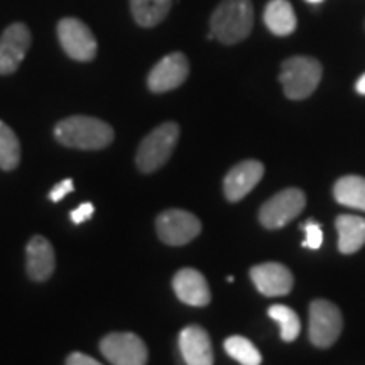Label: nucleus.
<instances>
[{"instance_id":"1","label":"nucleus","mask_w":365,"mask_h":365,"mask_svg":"<svg viewBox=\"0 0 365 365\" xmlns=\"http://www.w3.org/2000/svg\"><path fill=\"white\" fill-rule=\"evenodd\" d=\"M54 137L66 148L98 150L112 144L113 129L107 122L95 117L73 115L58 122Z\"/></svg>"},{"instance_id":"2","label":"nucleus","mask_w":365,"mask_h":365,"mask_svg":"<svg viewBox=\"0 0 365 365\" xmlns=\"http://www.w3.org/2000/svg\"><path fill=\"white\" fill-rule=\"evenodd\" d=\"M254 27V7L250 0H223L210 19V39L223 44H237Z\"/></svg>"},{"instance_id":"3","label":"nucleus","mask_w":365,"mask_h":365,"mask_svg":"<svg viewBox=\"0 0 365 365\" xmlns=\"http://www.w3.org/2000/svg\"><path fill=\"white\" fill-rule=\"evenodd\" d=\"M322 65L314 58L294 56L282 63L279 81L286 97L291 100H304L317 90L322 81Z\"/></svg>"},{"instance_id":"4","label":"nucleus","mask_w":365,"mask_h":365,"mask_svg":"<svg viewBox=\"0 0 365 365\" xmlns=\"http://www.w3.org/2000/svg\"><path fill=\"white\" fill-rule=\"evenodd\" d=\"M178 139H180V127L175 122H166L156 127L144 140L137 150L135 163L143 173H154L163 168L171 158Z\"/></svg>"},{"instance_id":"5","label":"nucleus","mask_w":365,"mask_h":365,"mask_svg":"<svg viewBox=\"0 0 365 365\" xmlns=\"http://www.w3.org/2000/svg\"><path fill=\"white\" fill-rule=\"evenodd\" d=\"M341 327L340 309L328 299H314L309 307V340L318 349H328L339 340Z\"/></svg>"},{"instance_id":"6","label":"nucleus","mask_w":365,"mask_h":365,"mask_svg":"<svg viewBox=\"0 0 365 365\" xmlns=\"http://www.w3.org/2000/svg\"><path fill=\"white\" fill-rule=\"evenodd\" d=\"M58 39L71 59L91 61L97 56V39L90 27L76 17H65L58 22Z\"/></svg>"},{"instance_id":"7","label":"nucleus","mask_w":365,"mask_h":365,"mask_svg":"<svg viewBox=\"0 0 365 365\" xmlns=\"http://www.w3.org/2000/svg\"><path fill=\"white\" fill-rule=\"evenodd\" d=\"M307 198L304 193L298 188H287L274 195L271 200H267L262 205L261 213H259V220L269 230H276L294 220L296 217L303 212Z\"/></svg>"},{"instance_id":"8","label":"nucleus","mask_w":365,"mask_h":365,"mask_svg":"<svg viewBox=\"0 0 365 365\" xmlns=\"http://www.w3.org/2000/svg\"><path fill=\"white\" fill-rule=\"evenodd\" d=\"M100 352L112 365L148 364V346L135 333H110L103 336Z\"/></svg>"},{"instance_id":"9","label":"nucleus","mask_w":365,"mask_h":365,"mask_svg":"<svg viewBox=\"0 0 365 365\" xmlns=\"http://www.w3.org/2000/svg\"><path fill=\"white\" fill-rule=\"evenodd\" d=\"M158 235L168 245H185L202 232V222L185 210H166L156 220Z\"/></svg>"},{"instance_id":"10","label":"nucleus","mask_w":365,"mask_h":365,"mask_svg":"<svg viewBox=\"0 0 365 365\" xmlns=\"http://www.w3.org/2000/svg\"><path fill=\"white\" fill-rule=\"evenodd\" d=\"M31 31L22 22L11 24L0 36V75H11L31 48Z\"/></svg>"},{"instance_id":"11","label":"nucleus","mask_w":365,"mask_h":365,"mask_svg":"<svg viewBox=\"0 0 365 365\" xmlns=\"http://www.w3.org/2000/svg\"><path fill=\"white\" fill-rule=\"evenodd\" d=\"M190 75L188 58L182 53H171L156 63L148 76V86L154 93L171 91L185 83Z\"/></svg>"},{"instance_id":"12","label":"nucleus","mask_w":365,"mask_h":365,"mask_svg":"<svg viewBox=\"0 0 365 365\" xmlns=\"http://www.w3.org/2000/svg\"><path fill=\"white\" fill-rule=\"evenodd\" d=\"M250 277L259 293L269 298L284 296L293 289L294 279L289 269L279 262H264L250 269Z\"/></svg>"},{"instance_id":"13","label":"nucleus","mask_w":365,"mask_h":365,"mask_svg":"<svg viewBox=\"0 0 365 365\" xmlns=\"http://www.w3.org/2000/svg\"><path fill=\"white\" fill-rule=\"evenodd\" d=\"M262 175V163L254 161V159L242 161L232 168L223 181V191H225L228 202H239L245 195H249L250 190L261 181Z\"/></svg>"},{"instance_id":"14","label":"nucleus","mask_w":365,"mask_h":365,"mask_svg":"<svg viewBox=\"0 0 365 365\" xmlns=\"http://www.w3.org/2000/svg\"><path fill=\"white\" fill-rule=\"evenodd\" d=\"M180 352L186 365H213L212 340L205 328L190 325L180 333Z\"/></svg>"},{"instance_id":"15","label":"nucleus","mask_w":365,"mask_h":365,"mask_svg":"<svg viewBox=\"0 0 365 365\" xmlns=\"http://www.w3.org/2000/svg\"><path fill=\"white\" fill-rule=\"evenodd\" d=\"M173 287H175V293L180 301L190 307H207L212 299L207 279L196 269L186 267L178 271L173 279Z\"/></svg>"},{"instance_id":"16","label":"nucleus","mask_w":365,"mask_h":365,"mask_svg":"<svg viewBox=\"0 0 365 365\" xmlns=\"http://www.w3.org/2000/svg\"><path fill=\"white\" fill-rule=\"evenodd\" d=\"M54 271V249L51 242L36 235L27 244V274L33 281H46Z\"/></svg>"},{"instance_id":"17","label":"nucleus","mask_w":365,"mask_h":365,"mask_svg":"<svg viewBox=\"0 0 365 365\" xmlns=\"http://www.w3.org/2000/svg\"><path fill=\"white\" fill-rule=\"evenodd\" d=\"M264 22L267 29L276 36L293 34L298 26L294 9L287 0H271L264 11Z\"/></svg>"},{"instance_id":"18","label":"nucleus","mask_w":365,"mask_h":365,"mask_svg":"<svg viewBox=\"0 0 365 365\" xmlns=\"http://www.w3.org/2000/svg\"><path fill=\"white\" fill-rule=\"evenodd\" d=\"M339 230V249L341 254H354L365 245V220L354 215L336 218Z\"/></svg>"},{"instance_id":"19","label":"nucleus","mask_w":365,"mask_h":365,"mask_svg":"<svg viewBox=\"0 0 365 365\" xmlns=\"http://www.w3.org/2000/svg\"><path fill=\"white\" fill-rule=\"evenodd\" d=\"M173 0H130V11L135 22L143 27H154L166 19Z\"/></svg>"},{"instance_id":"20","label":"nucleus","mask_w":365,"mask_h":365,"mask_svg":"<svg viewBox=\"0 0 365 365\" xmlns=\"http://www.w3.org/2000/svg\"><path fill=\"white\" fill-rule=\"evenodd\" d=\"M335 200L344 207L357 208L365 212V178L344 176L333 188Z\"/></svg>"},{"instance_id":"21","label":"nucleus","mask_w":365,"mask_h":365,"mask_svg":"<svg viewBox=\"0 0 365 365\" xmlns=\"http://www.w3.org/2000/svg\"><path fill=\"white\" fill-rule=\"evenodd\" d=\"M21 161V144L7 124L0 120V168L4 171H12L19 166Z\"/></svg>"},{"instance_id":"22","label":"nucleus","mask_w":365,"mask_h":365,"mask_svg":"<svg viewBox=\"0 0 365 365\" xmlns=\"http://www.w3.org/2000/svg\"><path fill=\"white\" fill-rule=\"evenodd\" d=\"M223 346H225V352L240 365H261L262 362L261 352L245 336H230L225 340Z\"/></svg>"},{"instance_id":"23","label":"nucleus","mask_w":365,"mask_h":365,"mask_svg":"<svg viewBox=\"0 0 365 365\" xmlns=\"http://www.w3.org/2000/svg\"><path fill=\"white\" fill-rule=\"evenodd\" d=\"M269 317L279 325L282 340L293 341L298 339L301 331V322L293 309L284 307V304H274V307L269 308Z\"/></svg>"},{"instance_id":"24","label":"nucleus","mask_w":365,"mask_h":365,"mask_svg":"<svg viewBox=\"0 0 365 365\" xmlns=\"http://www.w3.org/2000/svg\"><path fill=\"white\" fill-rule=\"evenodd\" d=\"M303 230H304L303 247L313 249V250H317V249L322 247V244H323V232H322V227H319L317 222L308 220L303 225Z\"/></svg>"},{"instance_id":"25","label":"nucleus","mask_w":365,"mask_h":365,"mask_svg":"<svg viewBox=\"0 0 365 365\" xmlns=\"http://www.w3.org/2000/svg\"><path fill=\"white\" fill-rule=\"evenodd\" d=\"M73 190H75V186H73V180L66 178V180L58 182V185L54 186L51 191H49V200H51V202H54V203L61 202V200L65 198L68 193H71Z\"/></svg>"},{"instance_id":"26","label":"nucleus","mask_w":365,"mask_h":365,"mask_svg":"<svg viewBox=\"0 0 365 365\" xmlns=\"http://www.w3.org/2000/svg\"><path fill=\"white\" fill-rule=\"evenodd\" d=\"M93 213H95L93 203H83V205H80L78 208L73 210V212L70 213V217H71L73 223L80 225V223H83V222L88 220V218L93 215Z\"/></svg>"},{"instance_id":"27","label":"nucleus","mask_w":365,"mask_h":365,"mask_svg":"<svg viewBox=\"0 0 365 365\" xmlns=\"http://www.w3.org/2000/svg\"><path fill=\"white\" fill-rule=\"evenodd\" d=\"M66 365H102L98 360L88 357V355L81 352H73L70 357L66 359Z\"/></svg>"},{"instance_id":"28","label":"nucleus","mask_w":365,"mask_h":365,"mask_svg":"<svg viewBox=\"0 0 365 365\" xmlns=\"http://www.w3.org/2000/svg\"><path fill=\"white\" fill-rule=\"evenodd\" d=\"M355 90H357L360 95H365V73L359 78L357 85H355Z\"/></svg>"},{"instance_id":"29","label":"nucleus","mask_w":365,"mask_h":365,"mask_svg":"<svg viewBox=\"0 0 365 365\" xmlns=\"http://www.w3.org/2000/svg\"><path fill=\"white\" fill-rule=\"evenodd\" d=\"M307 2H312V4H318V2H322V0H307Z\"/></svg>"}]
</instances>
